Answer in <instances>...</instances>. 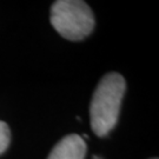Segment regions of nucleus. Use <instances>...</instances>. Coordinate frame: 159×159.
I'll list each match as a JSON object with an SVG mask.
<instances>
[{
	"label": "nucleus",
	"instance_id": "obj_1",
	"mask_svg": "<svg viewBox=\"0 0 159 159\" xmlns=\"http://www.w3.org/2000/svg\"><path fill=\"white\" fill-rule=\"evenodd\" d=\"M125 91V79L119 73H107L99 81L90 105L91 127L98 137L107 136L117 125Z\"/></svg>",
	"mask_w": 159,
	"mask_h": 159
},
{
	"label": "nucleus",
	"instance_id": "obj_2",
	"mask_svg": "<svg viewBox=\"0 0 159 159\" xmlns=\"http://www.w3.org/2000/svg\"><path fill=\"white\" fill-rule=\"evenodd\" d=\"M52 26L63 38L79 41L94 29V16L90 6L81 0H58L51 7Z\"/></svg>",
	"mask_w": 159,
	"mask_h": 159
},
{
	"label": "nucleus",
	"instance_id": "obj_3",
	"mask_svg": "<svg viewBox=\"0 0 159 159\" xmlns=\"http://www.w3.org/2000/svg\"><path fill=\"white\" fill-rule=\"evenodd\" d=\"M85 140L78 134H68L53 148L47 159H85Z\"/></svg>",
	"mask_w": 159,
	"mask_h": 159
},
{
	"label": "nucleus",
	"instance_id": "obj_4",
	"mask_svg": "<svg viewBox=\"0 0 159 159\" xmlns=\"http://www.w3.org/2000/svg\"><path fill=\"white\" fill-rule=\"evenodd\" d=\"M11 143V131L5 121L0 120V154L4 153Z\"/></svg>",
	"mask_w": 159,
	"mask_h": 159
},
{
	"label": "nucleus",
	"instance_id": "obj_5",
	"mask_svg": "<svg viewBox=\"0 0 159 159\" xmlns=\"http://www.w3.org/2000/svg\"><path fill=\"white\" fill-rule=\"evenodd\" d=\"M93 159H102V157H99V156H93Z\"/></svg>",
	"mask_w": 159,
	"mask_h": 159
},
{
	"label": "nucleus",
	"instance_id": "obj_6",
	"mask_svg": "<svg viewBox=\"0 0 159 159\" xmlns=\"http://www.w3.org/2000/svg\"><path fill=\"white\" fill-rule=\"evenodd\" d=\"M151 159H158V158H151Z\"/></svg>",
	"mask_w": 159,
	"mask_h": 159
}]
</instances>
